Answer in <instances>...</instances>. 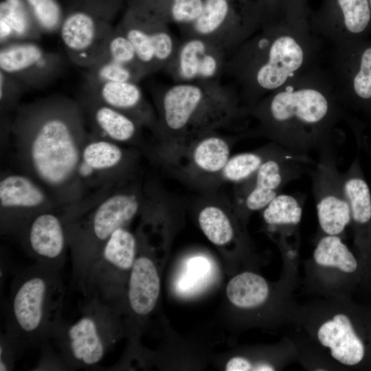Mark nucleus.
Masks as SVG:
<instances>
[{
	"instance_id": "1",
	"label": "nucleus",
	"mask_w": 371,
	"mask_h": 371,
	"mask_svg": "<svg viewBox=\"0 0 371 371\" xmlns=\"http://www.w3.org/2000/svg\"><path fill=\"white\" fill-rule=\"evenodd\" d=\"M10 133L23 172L60 208L84 198L78 168L88 130L77 100L53 95L19 106Z\"/></svg>"
},
{
	"instance_id": "2",
	"label": "nucleus",
	"mask_w": 371,
	"mask_h": 371,
	"mask_svg": "<svg viewBox=\"0 0 371 371\" xmlns=\"http://www.w3.org/2000/svg\"><path fill=\"white\" fill-rule=\"evenodd\" d=\"M254 113L278 146L306 157L335 148L341 122L349 118L330 75L318 64L260 100Z\"/></svg>"
},
{
	"instance_id": "3",
	"label": "nucleus",
	"mask_w": 371,
	"mask_h": 371,
	"mask_svg": "<svg viewBox=\"0 0 371 371\" xmlns=\"http://www.w3.org/2000/svg\"><path fill=\"white\" fill-rule=\"evenodd\" d=\"M322 41L302 17L268 20L232 53L225 69L254 105L317 65Z\"/></svg>"
},
{
	"instance_id": "4",
	"label": "nucleus",
	"mask_w": 371,
	"mask_h": 371,
	"mask_svg": "<svg viewBox=\"0 0 371 371\" xmlns=\"http://www.w3.org/2000/svg\"><path fill=\"white\" fill-rule=\"evenodd\" d=\"M60 271L34 262L15 273L5 307V332L19 356L50 341L63 320Z\"/></svg>"
},
{
	"instance_id": "5",
	"label": "nucleus",
	"mask_w": 371,
	"mask_h": 371,
	"mask_svg": "<svg viewBox=\"0 0 371 371\" xmlns=\"http://www.w3.org/2000/svg\"><path fill=\"white\" fill-rule=\"evenodd\" d=\"M136 192H100L84 197L71 207L65 221L76 289L105 243L118 228L126 227L140 210Z\"/></svg>"
},
{
	"instance_id": "6",
	"label": "nucleus",
	"mask_w": 371,
	"mask_h": 371,
	"mask_svg": "<svg viewBox=\"0 0 371 371\" xmlns=\"http://www.w3.org/2000/svg\"><path fill=\"white\" fill-rule=\"evenodd\" d=\"M76 321L63 320L51 341L67 370L95 368L121 335L120 311L95 295L85 297Z\"/></svg>"
},
{
	"instance_id": "7",
	"label": "nucleus",
	"mask_w": 371,
	"mask_h": 371,
	"mask_svg": "<svg viewBox=\"0 0 371 371\" xmlns=\"http://www.w3.org/2000/svg\"><path fill=\"white\" fill-rule=\"evenodd\" d=\"M123 0H69L59 34L69 59L84 69L100 60Z\"/></svg>"
},
{
	"instance_id": "8",
	"label": "nucleus",
	"mask_w": 371,
	"mask_h": 371,
	"mask_svg": "<svg viewBox=\"0 0 371 371\" xmlns=\"http://www.w3.org/2000/svg\"><path fill=\"white\" fill-rule=\"evenodd\" d=\"M137 251L135 236L126 227L118 228L90 265L76 290L84 297L97 296L121 311Z\"/></svg>"
},
{
	"instance_id": "9",
	"label": "nucleus",
	"mask_w": 371,
	"mask_h": 371,
	"mask_svg": "<svg viewBox=\"0 0 371 371\" xmlns=\"http://www.w3.org/2000/svg\"><path fill=\"white\" fill-rule=\"evenodd\" d=\"M328 70L341 104L347 110L371 111V39L332 46Z\"/></svg>"
},
{
	"instance_id": "10",
	"label": "nucleus",
	"mask_w": 371,
	"mask_h": 371,
	"mask_svg": "<svg viewBox=\"0 0 371 371\" xmlns=\"http://www.w3.org/2000/svg\"><path fill=\"white\" fill-rule=\"evenodd\" d=\"M234 0H204L200 16L183 27L187 36L203 38L222 49L228 58L263 24L258 12L238 13Z\"/></svg>"
},
{
	"instance_id": "11",
	"label": "nucleus",
	"mask_w": 371,
	"mask_h": 371,
	"mask_svg": "<svg viewBox=\"0 0 371 371\" xmlns=\"http://www.w3.org/2000/svg\"><path fill=\"white\" fill-rule=\"evenodd\" d=\"M309 174L318 223L326 235L339 236L351 223L350 205L342 174L338 170L335 148L320 153Z\"/></svg>"
},
{
	"instance_id": "12",
	"label": "nucleus",
	"mask_w": 371,
	"mask_h": 371,
	"mask_svg": "<svg viewBox=\"0 0 371 371\" xmlns=\"http://www.w3.org/2000/svg\"><path fill=\"white\" fill-rule=\"evenodd\" d=\"M60 207L48 192L25 173L2 174L0 178V232L12 237L36 215Z\"/></svg>"
},
{
	"instance_id": "13",
	"label": "nucleus",
	"mask_w": 371,
	"mask_h": 371,
	"mask_svg": "<svg viewBox=\"0 0 371 371\" xmlns=\"http://www.w3.org/2000/svg\"><path fill=\"white\" fill-rule=\"evenodd\" d=\"M65 65L60 54L45 49L36 41H16L0 47V70L28 88L49 85L62 74Z\"/></svg>"
},
{
	"instance_id": "14",
	"label": "nucleus",
	"mask_w": 371,
	"mask_h": 371,
	"mask_svg": "<svg viewBox=\"0 0 371 371\" xmlns=\"http://www.w3.org/2000/svg\"><path fill=\"white\" fill-rule=\"evenodd\" d=\"M60 210L36 215L12 238L36 262L61 271L69 246L65 222Z\"/></svg>"
},
{
	"instance_id": "15",
	"label": "nucleus",
	"mask_w": 371,
	"mask_h": 371,
	"mask_svg": "<svg viewBox=\"0 0 371 371\" xmlns=\"http://www.w3.org/2000/svg\"><path fill=\"white\" fill-rule=\"evenodd\" d=\"M314 164L311 157L285 149L267 159L252 175L254 182L244 200L246 209L251 212L263 210L288 183L309 173Z\"/></svg>"
},
{
	"instance_id": "16",
	"label": "nucleus",
	"mask_w": 371,
	"mask_h": 371,
	"mask_svg": "<svg viewBox=\"0 0 371 371\" xmlns=\"http://www.w3.org/2000/svg\"><path fill=\"white\" fill-rule=\"evenodd\" d=\"M227 59V54L210 41L186 36L165 69L177 82L215 81Z\"/></svg>"
},
{
	"instance_id": "17",
	"label": "nucleus",
	"mask_w": 371,
	"mask_h": 371,
	"mask_svg": "<svg viewBox=\"0 0 371 371\" xmlns=\"http://www.w3.org/2000/svg\"><path fill=\"white\" fill-rule=\"evenodd\" d=\"M126 160V153L117 143L88 130L78 168L84 197L91 190L95 192L111 189Z\"/></svg>"
},
{
	"instance_id": "18",
	"label": "nucleus",
	"mask_w": 371,
	"mask_h": 371,
	"mask_svg": "<svg viewBox=\"0 0 371 371\" xmlns=\"http://www.w3.org/2000/svg\"><path fill=\"white\" fill-rule=\"evenodd\" d=\"M227 90L218 80L177 82L167 87L160 96L164 124L172 131L184 130L205 104Z\"/></svg>"
},
{
	"instance_id": "19",
	"label": "nucleus",
	"mask_w": 371,
	"mask_h": 371,
	"mask_svg": "<svg viewBox=\"0 0 371 371\" xmlns=\"http://www.w3.org/2000/svg\"><path fill=\"white\" fill-rule=\"evenodd\" d=\"M337 14L317 20L313 30L322 39L335 45L369 37L371 8L369 0H335Z\"/></svg>"
},
{
	"instance_id": "20",
	"label": "nucleus",
	"mask_w": 371,
	"mask_h": 371,
	"mask_svg": "<svg viewBox=\"0 0 371 371\" xmlns=\"http://www.w3.org/2000/svg\"><path fill=\"white\" fill-rule=\"evenodd\" d=\"M76 100L90 132L117 144L136 137L139 125L127 115L103 104L83 89Z\"/></svg>"
},
{
	"instance_id": "21",
	"label": "nucleus",
	"mask_w": 371,
	"mask_h": 371,
	"mask_svg": "<svg viewBox=\"0 0 371 371\" xmlns=\"http://www.w3.org/2000/svg\"><path fill=\"white\" fill-rule=\"evenodd\" d=\"M82 89L103 104L127 115L139 126L153 122L151 109L137 82H84Z\"/></svg>"
},
{
	"instance_id": "22",
	"label": "nucleus",
	"mask_w": 371,
	"mask_h": 371,
	"mask_svg": "<svg viewBox=\"0 0 371 371\" xmlns=\"http://www.w3.org/2000/svg\"><path fill=\"white\" fill-rule=\"evenodd\" d=\"M160 286V278L154 261L146 255L136 256L125 293L128 309L134 316L145 317L153 311Z\"/></svg>"
},
{
	"instance_id": "23",
	"label": "nucleus",
	"mask_w": 371,
	"mask_h": 371,
	"mask_svg": "<svg viewBox=\"0 0 371 371\" xmlns=\"http://www.w3.org/2000/svg\"><path fill=\"white\" fill-rule=\"evenodd\" d=\"M319 342L330 349L332 357L341 364L355 366L361 361L365 348L350 318L339 313L325 321L318 328Z\"/></svg>"
},
{
	"instance_id": "24",
	"label": "nucleus",
	"mask_w": 371,
	"mask_h": 371,
	"mask_svg": "<svg viewBox=\"0 0 371 371\" xmlns=\"http://www.w3.org/2000/svg\"><path fill=\"white\" fill-rule=\"evenodd\" d=\"M116 27L131 42L146 72L151 74L158 71L154 47L146 27L142 7L135 1L128 0Z\"/></svg>"
},
{
	"instance_id": "25",
	"label": "nucleus",
	"mask_w": 371,
	"mask_h": 371,
	"mask_svg": "<svg viewBox=\"0 0 371 371\" xmlns=\"http://www.w3.org/2000/svg\"><path fill=\"white\" fill-rule=\"evenodd\" d=\"M43 34L23 0H1V45L16 41H37Z\"/></svg>"
},
{
	"instance_id": "26",
	"label": "nucleus",
	"mask_w": 371,
	"mask_h": 371,
	"mask_svg": "<svg viewBox=\"0 0 371 371\" xmlns=\"http://www.w3.org/2000/svg\"><path fill=\"white\" fill-rule=\"evenodd\" d=\"M229 300L241 308L262 304L269 293V285L261 276L253 272L241 273L230 280L226 288Z\"/></svg>"
},
{
	"instance_id": "27",
	"label": "nucleus",
	"mask_w": 371,
	"mask_h": 371,
	"mask_svg": "<svg viewBox=\"0 0 371 371\" xmlns=\"http://www.w3.org/2000/svg\"><path fill=\"white\" fill-rule=\"evenodd\" d=\"M313 258L318 265L336 268L344 273H352L357 268L355 257L339 236L325 234L321 238Z\"/></svg>"
},
{
	"instance_id": "28",
	"label": "nucleus",
	"mask_w": 371,
	"mask_h": 371,
	"mask_svg": "<svg viewBox=\"0 0 371 371\" xmlns=\"http://www.w3.org/2000/svg\"><path fill=\"white\" fill-rule=\"evenodd\" d=\"M166 23L183 27L191 25L200 16L204 0H137Z\"/></svg>"
},
{
	"instance_id": "29",
	"label": "nucleus",
	"mask_w": 371,
	"mask_h": 371,
	"mask_svg": "<svg viewBox=\"0 0 371 371\" xmlns=\"http://www.w3.org/2000/svg\"><path fill=\"white\" fill-rule=\"evenodd\" d=\"M85 83L98 84L113 82H138L147 75L139 70L102 58L85 68Z\"/></svg>"
},
{
	"instance_id": "30",
	"label": "nucleus",
	"mask_w": 371,
	"mask_h": 371,
	"mask_svg": "<svg viewBox=\"0 0 371 371\" xmlns=\"http://www.w3.org/2000/svg\"><path fill=\"white\" fill-rule=\"evenodd\" d=\"M227 142L221 137L209 136L201 139L193 151L195 165L204 172L222 171L230 157Z\"/></svg>"
},
{
	"instance_id": "31",
	"label": "nucleus",
	"mask_w": 371,
	"mask_h": 371,
	"mask_svg": "<svg viewBox=\"0 0 371 371\" xmlns=\"http://www.w3.org/2000/svg\"><path fill=\"white\" fill-rule=\"evenodd\" d=\"M302 203L295 196L280 193L263 209V219L272 227L296 226L302 216Z\"/></svg>"
},
{
	"instance_id": "32",
	"label": "nucleus",
	"mask_w": 371,
	"mask_h": 371,
	"mask_svg": "<svg viewBox=\"0 0 371 371\" xmlns=\"http://www.w3.org/2000/svg\"><path fill=\"white\" fill-rule=\"evenodd\" d=\"M198 221L203 233L213 244L224 245L232 240L234 228L229 218L220 207H205L201 210Z\"/></svg>"
},
{
	"instance_id": "33",
	"label": "nucleus",
	"mask_w": 371,
	"mask_h": 371,
	"mask_svg": "<svg viewBox=\"0 0 371 371\" xmlns=\"http://www.w3.org/2000/svg\"><path fill=\"white\" fill-rule=\"evenodd\" d=\"M43 34L58 33L65 8L58 0H23Z\"/></svg>"
},
{
	"instance_id": "34",
	"label": "nucleus",
	"mask_w": 371,
	"mask_h": 371,
	"mask_svg": "<svg viewBox=\"0 0 371 371\" xmlns=\"http://www.w3.org/2000/svg\"><path fill=\"white\" fill-rule=\"evenodd\" d=\"M284 150V148H281L276 153L267 157L254 152L236 154L229 157L222 170L223 175L226 180L231 182L245 181L255 174L267 159L279 154Z\"/></svg>"
},
{
	"instance_id": "35",
	"label": "nucleus",
	"mask_w": 371,
	"mask_h": 371,
	"mask_svg": "<svg viewBox=\"0 0 371 371\" xmlns=\"http://www.w3.org/2000/svg\"><path fill=\"white\" fill-rule=\"evenodd\" d=\"M102 58H107L148 75L142 65L133 44L116 25L106 40Z\"/></svg>"
},
{
	"instance_id": "36",
	"label": "nucleus",
	"mask_w": 371,
	"mask_h": 371,
	"mask_svg": "<svg viewBox=\"0 0 371 371\" xmlns=\"http://www.w3.org/2000/svg\"><path fill=\"white\" fill-rule=\"evenodd\" d=\"M25 84L0 70V110L3 115L19 106V100L26 89Z\"/></svg>"
},
{
	"instance_id": "37",
	"label": "nucleus",
	"mask_w": 371,
	"mask_h": 371,
	"mask_svg": "<svg viewBox=\"0 0 371 371\" xmlns=\"http://www.w3.org/2000/svg\"><path fill=\"white\" fill-rule=\"evenodd\" d=\"M41 355L34 370H68L58 352L55 351L49 341L41 346Z\"/></svg>"
},
{
	"instance_id": "38",
	"label": "nucleus",
	"mask_w": 371,
	"mask_h": 371,
	"mask_svg": "<svg viewBox=\"0 0 371 371\" xmlns=\"http://www.w3.org/2000/svg\"><path fill=\"white\" fill-rule=\"evenodd\" d=\"M19 357L15 348L4 333L0 336V371L12 370L14 361Z\"/></svg>"
},
{
	"instance_id": "39",
	"label": "nucleus",
	"mask_w": 371,
	"mask_h": 371,
	"mask_svg": "<svg viewBox=\"0 0 371 371\" xmlns=\"http://www.w3.org/2000/svg\"><path fill=\"white\" fill-rule=\"evenodd\" d=\"M227 371L254 370V366L245 358L236 357L229 360L225 366Z\"/></svg>"
},
{
	"instance_id": "40",
	"label": "nucleus",
	"mask_w": 371,
	"mask_h": 371,
	"mask_svg": "<svg viewBox=\"0 0 371 371\" xmlns=\"http://www.w3.org/2000/svg\"><path fill=\"white\" fill-rule=\"evenodd\" d=\"M254 370L258 371H272L274 370V368L270 364L266 363H260L257 366H254Z\"/></svg>"
},
{
	"instance_id": "41",
	"label": "nucleus",
	"mask_w": 371,
	"mask_h": 371,
	"mask_svg": "<svg viewBox=\"0 0 371 371\" xmlns=\"http://www.w3.org/2000/svg\"><path fill=\"white\" fill-rule=\"evenodd\" d=\"M368 116H369V126H370V128L371 129V111L368 114Z\"/></svg>"
},
{
	"instance_id": "42",
	"label": "nucleus",
	"mask_w": 371,
	"mask_h": 371,
	"mask_svg": "<svg viewBox=\"0 0 371 371\" xmlns=\"http://www.w3.org/2000/svg\"><path fill=\"white\" fill-rule=\"evenodd\" d=\"M369 2H370V8H371V0H369Z\"/></svg>"
},
{
	"instance_id": "43",
	"label": "nucleus",
	"mask_w": 371,
	"mask_h": 371,
	"mask_svg": "<svg viewBox=\"0 0 371 371\" xmlns=\"http://www.w3.org/2000/svg\"><path fill=\"white\" fill-rule=\"evenodd\" d=\"M370 156H371V149L370 150Z\"/></svg>"
}]
</instances>
